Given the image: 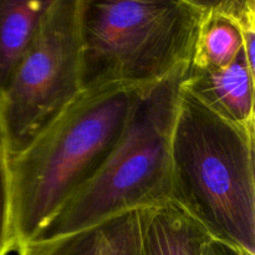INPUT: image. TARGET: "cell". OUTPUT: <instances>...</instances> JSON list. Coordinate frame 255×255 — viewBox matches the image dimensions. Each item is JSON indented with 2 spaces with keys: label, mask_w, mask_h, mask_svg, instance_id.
I'll use <instances>...</instances> for the list:
<instances>
[{
  "label": "cell",
  "mask_w": 255,
  "mask_h": 255,
  "mask_svg": "<svg viewBox=\"0 0 255 255\" xmlns=\"http://www.w3.org/2000/svg\"><path fill=\"white\" fill-rule=\"evenodd\" d=\"M51 0H0V91L29 47Z\"/></svg>",
  "instance_id": "cell-10"
},
{
  "label": "cell",
  "mask_w": 255,
  "mask_h": 255,
  "mask_svg": "<svg viewBox=\"0 0 255 255\" xmlns=\"http://www.w3.org/2000/svg\"><path fill=\"white\" fill-rule=\"evenodd\" d=\"M196 0H81V87L157 84L189 64Z\"/></svg>",
  "instance_id": "cell-4"
},
{
  "label": "cell",
  "mask_w": 255,
  "mask_h": 255,
  "mask_svg": "<svg viewBox=\"0 0 255 255\" xmlns=\"http://www.w3.org/2000/svg\"><path fill=\"white\" fill-rule=\"evenodd\" d=\"M15 251L11 217V177L10 153L0 119V255Z\"/></svg>",
  "instance_id": "cell-11"
},
{
  "label": "cell",
  "mask_w": 255,
  "mask_h": 255,
  "mask_svg": "<svg viewBox=\"0 0 255 255\" xmlns=\"http://www.w3.org/2000/svg\"><path fill=\"white\" fill-rule=\"evenodd\" d=\"M255 129L228 121L182 86L171 142V199L209 236L255 255Z\"/></svg>",
  "instance_id": "cell-2"
},
{
  "label": "cell",
  "mask_w": 255,
  "mask_h": 255,
  "mask_svg": "<svg viewBox=\"0 0 255 255\" xmlns=\"http://www.w3.org/2000/svg\"><path fill=\"white\" fill-rule=\"evenodd\" d=\"M202 255H248L241 249L226 243V242L218 241V239L209 238L202 249Z\"/></svg>",
  "instance_id": "cell-12"
},
{
  "label": "cell",
  "mask_w": 255,
  "mask_h": 255,
  "mask_svg": "<svg viewBox=\"0 0 255 255\" xmlns=\"http://www.w3.org/2000/svg\"><path fill=\"white\" fill-rule=\"evenodd\" d=\"M81 0H51L29 47L0 91L10 157L25 148L81 87Z\"/></svg>",
  "instance_id": "cell-5"
},
{
  "label": "cell",
  "mask_w": 255,
  "mask_h": 255,
  "mask_svg": "<svg viewBox=\"0 0 255 255\" xmlns=\"http://www.w3.org/2000/svg\"><path fill=\"white\" fill-rule=\"evenodd\" d=\"M141 255H202L211 236L176 202L141 209Z\"/></svg>",
  "instance_id": "cell-9"
},
{
  "label": "cell",
  "mask_w": 255,
  "mask_h": 255,
  "mask_svg": "<svg viewBox=\"0 0 255 255\" xmlns=\"http://www.w3.org/2000/svg\"><path fill=\"white\" fill-rule=\"evenodd\" d=\"M199 21L189 70L229 66L244 51L243 31L255 25L254 0L198 1Z\"/></svg>",
  "instance_id": "cell-6"
},
{
  "label": "cell",
  "mask_w": 255,
  "mask_h": 255,
  "mask_svg": "<svg viewBox=\"0 0 255 255\" xmlns=\"http://www.w3.org/2000/svg\"><path fill=\"white\" fill-rule=\"evenodd\" d=\"M187 69L179 67L144 92L99 171L32 241L172 201L171 142Z\"/></svg>",
  "instance_id": "cell-3"
},
{
  "label": "cell",
  "mask_w": 255,
  "mask_h": 255,
  "mask_svg": "<svg viewBox=\"0 0 255 255\" xmlns=\"http://www.w3.org/2000/svg\"><path fill=\"white\" fill-rule=\"evenodd\" d=\"M151 86L109 84L84 90L10 157L15 251L36 238L99 171Z\"/></svg>",
  "instance_id": "cell-1"
},
{
  "label": "cell",
  "mask_w": 255,
  "mask_h": 255,
  "mask_svg": "<svg viewBox=\"0 0 255 255\" xmlns=\"http://www.w3.org/2000/svg\"><path fill=\"white\" fill-rule=\"evenodd\" d=\"M141 209L131 211L50 239H35L16 249L19 255H141Z\"/></svg>",
  "instance_id": "cell-8"
},
{
  "label": "cell",
  "mask_w": 255,
  "mask_h": 255,
  "mask_svg": "<svg viewBox=\"0 0 255 255\" xmlns=\"http://www.w3.org/2000/svg\"><path fill=\"white\" fill-rule=\"evenodd\" d=\"M254 70L243 51L229 66L187 69L182 86L228 121L255 129Z\"/></svg>",
  "instance_id": "cell-7"
}]
</instances>
